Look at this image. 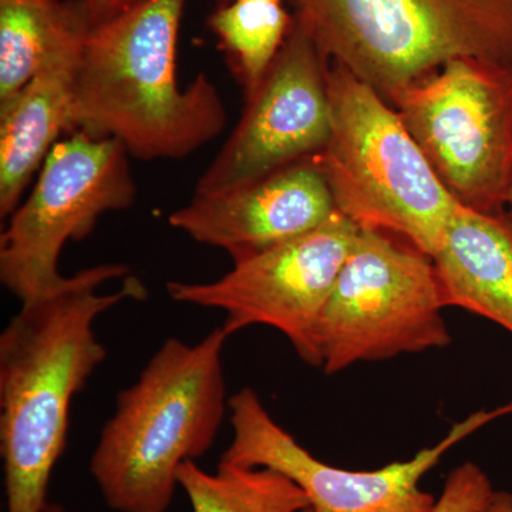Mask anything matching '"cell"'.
<instances>
[{"label":"cell","mask_w":512,"mask_h":512,"mask_svg":"<svg viewBox=\"0 0 512 512\" xmlns=\"http://www.w3.org/2000/svg\"><path fill=\"white\" fill-rule=\"evenodd\" d=\"M123 264H100L64 276L55 288L20 302L0 335V453L6 512H45L50 478L66 448L74 396L86 387L107 350L94 332L104 312L143 301L146 285Z\"/></svg>","instance_id":"obj_1"},{"label":"cell","mask_w":512,"mask_h":512,"mask_svg":"<svg viewBox=\"0 0 512 512\" xmlns=\"http://www.w3.org/2000/svg\"><path fill=\"white\" fill-rule=\"evenodd\" d=\"M185 3L146 0L94 26L77 73L76 131L144 161L183 160L220 136L228 116L215 84L204 73L178 83Z\"/></svg>","instance_id":"obj_2"},{"label":"cell","mask_w":512,"mask_h":512,"mask_svg":"<svg viewBox=\"0 0 512 512\" xmlns=\"http://www.w3.org/2000/svg\"><path fill=\"white\" fill-rule=\"evenodd\" d=\"M228 338L221 326L194 345L165 340L136 383L117 394L90 458L111 510L167 512L180 467L214 446L229 410L222 362Z\"/></svg>","instance_id":"obj_3"},{"label":"cell","mask_w":512,"mask_h":512,"mask_svg":"<svg viewBox=\"0 0 512 512\" xmlns=\"http://www.w3.org/2000/svg\"><path fill=\"white\" fill-rule=\"evenodd\" d=\"M328 90L330 134L313 161L336 210L357 227L389 232L433 258L460 204L382 94L335 62Z\"/></svg>","instance_id":"obj_4"},{"label":"cell","mask_w":512,"mask_h":512,"mask_svg":"<svg viewBox=\"0 0 512 512\" xmlns=\"http://www.w3.org/2000/svg\"><path fill=\"white\" fill-rule=\"evenodd\" d=\"M295 16L387 101L458 57L512 64V0H296Z\"/></svg>","instance_id":"obj_5"},{"label":"cell","mask_w":512,"mask_h":512,"mask_svg":"<svg viewBox=\"0 0 512 512\" xmlns=\"http://www.w3.org/2000/svg\"><path fill=\"white\" fill-rule=\"evenodd\" d=\"M446 296L431 256L406 239L360 228L320 319V369L423 353L451 343Z\"/></svg>","instance_id":"obj_6"},{"label":"cell","mask_w":512,"mask_h":512,"mask_svg":"<svg viewBox=\"0 0 512 512\" xmlns=\"http://www.w3.org/2000/svg\"><path fill=\"white\" fill-rule=\"evenodd\" d=\"M389 103L461 207L504 211L512 187V64L458 57Z\"/></svg>","instance_id":"obj_7"},{"label":"cell","mask_w":512,"mask_h":512,"mask_svg":"<svg viewBox=\"0 0 512 512\" xmlns=\"http://www.w3.org/2000/svg\"><path fill=\"white\" fill-rule=\"evenodd\" d=\"M128 157L119 141L82 131L52 148L28 200L0 235V282L16 299L59 285L64 245L89 237L107 212L133 207L137 185Z\"/></svg>","instance_id":"obj_8"},{"label":"cell","mask_w":512,"mask_h":512,"mask_svg":"<svg viewBox=\"0 0 512 512\" xmlns=\"http://www.w3.org/2000/svg\"><path fill=\"white\" fill-rule=\"evenodd\" d=\"M359 232L338 211L308 234L235 262L217 281H170L165 289L174 302L225 312L228 336L256 325L278 330L303 362L320 367V319Z\"/></svg>","instance_id":"obj_9"},{"label":"cell","mask_w":512,"mask_h":512,"mask_svg":"<svg viewBox=\"0 0 512 512\" xmlns=\"http://www.w3.org/2000/svg\"><path fill=\"white\" fill-rule=\"evenodd\" d=\"M228 407L232 440L220 463L284 474L305 493L313 512H431L436 500L420 487L421 478L460 441L512 413V400L470 414L412 460L373 471L345 470L320 461L276 423L251 387L229 397Z\"/></svg>","instance_id":"obj_10"},{"label":"cell","mask_w":512,"mask_h":512,"mask_svg":"<svg viewBox=\"0 0 512 512\" xmlns=\"http://www.w3.org/2000/svg\"><path fill=\"white\" fill-rule=\"evenodd\" d=\"M329 69L328 56L293 16L281 52L195 192L232 190L319 154L330 134Z\"/></svg>","instance_id":"obj_11"},{"label":"cell","mask_w":512,"mask_h":512,"mask_svg":"<svg viewBox=\"0 0 512 512\" xmlns=\"http://www.w3.org/2000/svg\"><path fill=\"white\" fill-rule=\"evenodd\" d=\"M335 200L313 158L241 187L194 192L168 224L198 244L221 249L232 262L319 228L336 214Z\"/></svg>","instance_id":"obj_12"},{"label":"cell","mask_w":512,"mask_h":512,"mask_svg":"<svg viewBox=\"0 0 512 512\" xmlns=\"http://www.w3.org/2000/svg\"><path fill=\"white\" fill-rule=\"evenodd\" d=\"M86 46V45H84ZM84 46L63 53L0 107V217L9 218L64 133L76 131V82Z\"/></svg>","instance_id":"obj_13"},{"label":"cell","mask_w":512,"mask_h":512,"mask_svg":"<svg viewBox=\"0 0 512 512\" xmlns=\"http://www.w3.org/2000/svg\"><path fill=\"white\" fill-rule=\"evenodd\" d=\"M447 308H461L512 333V214L458 205L433 256Z\"/></svg>","instance_id":"obj_14"},{"label":"cell","mask_w":512,"mask_h":512,"mask_svg":"<svg viewBox=\"0 0 512 512\" xmlns=\"http://www.w3.org/2000/svg\"><path fill=\"white\" fill-rule=\"evenodd\" d=\"M92 29L84 0H0V107Z\"/></svg>","instance_id":"obj_15"},{"label":"cell","mask_w":512,"mask_h":512,"mask_svg":"<svg viewBox=\"0 0 512 512\" xmlns=\"http://www.w3.org/2000/svg\"><path fill=\"white\" fill-rule=\"evenodd\" d=\"M178 487L194 512H303L311 508L305 493L271 468H244L218 463L208 473L187 461L177 474Z\"/></svg>","instance_id":"obj_16"},{"label":"cell","mask_w":512,"mask_h":512,"mask_svg":"<svg viewBox=\"0 0 512 512\" xmlns=\"http://www.w3.org/2000/svg\"><path fill=\"white\" fill-rule=\"evenodd\" d=\"M292 25L293 16L282 2L232 0L212 13L210 28L231 57L245 99L255 93L271 69Z\"/></svg>","instance_id":"obj_17"},{"label":"cell","mask_w":512,"mask_h":512,"mask_svg":"<svg viewBox=\"0 0 512 512\" xmlns=\"http://www.w3.org/2000/svg\"><path fill=\"white\" fill-rule=\"evenodd\" d=\"M497 494L487 474L468 461L448 474L443 493L431 512H485Z\"/></svg>","instance_id":"obj_18"},{"label":"cell","mask_w":512,"mask_h":512,"mask_svg":"<svg viewBox=\"0 0 512 512\" xmlns=\"http://www.w3.org/2000/svg\"><path fill=\"white\" fill-rule=\"evenodd\" d=\"M143 2H146V0H84L93 28L101 25V23L109 22V20Z\"/></svg>","instance_id":"obj_19"},{"label":"cell","mask_w":512,"mask_h":512,"mask_svg":"<svg viewBox=\"0 0 512 512\" xmlns=\"http://www.w3.org/2000/svg\"><path fill=\"white\" fill-rule=\"evenodd\" d=\"M487 512H512V495L504 493Z\"/></svg>","instance_id":"obj_20"},{"label":"cell","mask_w":512,"mask_h":512,"mask_svg":"<svg viewBox=\"0 0 512 512\" xmlns=\"http://www.w3.org/2000/svg\"><path fill=\"white\" fill-rule=\"evenodd\" d=\"M45 512H66V508H64L63 505L59 503H49Z\"/></svg>","instance_id":"obj_21"},{"label":"cell","mask_w":512,"mask_h":512,"mask_svg":"<svg viewBox=\"0 0 512 512\" xmlns=\"http://www.w3.org/2000/svg\"><path fill=\"white\" fill-rule=\"evenodd\" d=\"M507 205L511 208V214H512V187L510 192H508V198H507Z\"/></svg>","instance_id":"obj_22"},{"label":"cell","mask_w":512,"mask_h":512,"mask_svg":"<svg viewBox=\"0 0 512 512\" xmlns=\"http://www.w3.org/2000/svg\"><path fill=\"white\" fill-rule=\"evenodd\" d=\"M256 2H282V0H256Z\"/></svg>","instance_id":"obj_23"},{"label":"cell","mask_w":512,"mask_h":512,"mask_svg":"<svg viewBox=\"0 0 512 512\" xmlns=\"http://www.w3.org/2000/svg\"><path fill=\"white\" fill-rule=\"evenodd\" d=\"M303 512H313V511H312V508H308V510H305Z\"/></svg>","instance_id":"obj_24"}]
</instances>
